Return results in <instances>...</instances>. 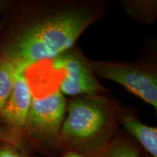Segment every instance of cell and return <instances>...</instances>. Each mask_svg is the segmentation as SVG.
<instances>
[{"instance_id":"6da1fadb","label":"cell","mask_w":157,"mask_h":157,"mask_svg":"<svg viewBox=\"0 0 157 157\" xmlns=\"http://www.w3.org/2000/svg\"><path fill=\"white\" fill-rule=\"evenodd\" d=\"M96 3L18 4L0 34V56L26 69L74 47L101 15Z\"/></svg>"},{"instance_id":"7a4b0ae2","label":"cell","mask_w":157,"mask_h":157,"mask_svg":"<svg viewBox=\"0 0 157 157\" xmlns=\"http://www.w3.org/2000/svg\"><path fill=\"white\" fill-rule=\"evenodd\" d=\"M113 103L102 95L75 97L67 103L59 143L87 157H97L111 142L116 125Z\"/></svg>"},{"instance_id":"3957f363","label":"cell","mask_w":157,"mask_h":157,"mask_svg":"<svg viewBox=\"0 0 157 157\" xmlns=\"http://www.w3.org/2000/svg\"><path fill=\"white\" fill-rule=\"evenodd\" d=\"M31 93L32 101L24 129L27 140L47 145L59 143L67 105L59 86Z\"/></svg>"},{"instance_id":"277c9868","label":"cell","mask_w":157,"mask_h":157,"mask_svg":"<svg viewBox=\"0 0 157 157\" xmlns=\"http://www.w3.org/2000/svg\"><path fill=\"white\" fill-rule=\"evenodd\" d=\"M90 62L95 74L123 86L157 109V73L154 66L137 63Z\"/></svg>"},{"instance_id":"5b68a950","label":"cell","mask_w":157,"mask_h":157,"mask_svg":"<svg viewBox=\"0 0 157 157\" xmlns=\"http://www.w3.org/2000/svg\"><path fill=\"white\" fill-rule=\"evenodd\" d=\"M50 60L55 68L65 71L59 87L63 95H101L105 91L96 78L90 60L78 50L71 48Z\"/></svg>"},{"instance_id":"8992f818","label":"cell","mask_w":157,"mask_h":157,"mask_svg":"<svg viewBox=\"0 0 157 157\" xmlns=\"http://www.w3.org/2000/svg\"><path fill=\"white\" fill-rule=\"evenodd\" d=\"M25 70L17 68L11 93L0 111V124L24 131L32 95Z\"/></svg>"},{"instance_id":"52a82bcc","label":"cell","mask_w":157,"mask_h":157,"mask_svg":"<svg viewBox=\"0 0 157 157\" xmlns=\"http://www.w3.org/2000/svg\"><path fill=\"white\" fill-rule=\"evenodd\" d=\"M120 121L124 129L132 135L151 157H157V129L141 122L129 113H122Z\"/></svg>"},{"instance_id":"ba28073f","label":"cell","mask_w":157,"mask_h":157,"mask_svg":"<svg viewBox=\"0 0 157 157\" xmlns=\"http://www.w3.org/2000/svg\"><path fill=\"white\" fill-rule=\"evenodd\" d=\"M17 68L13 61L0 56V111L11 93Z\"/></svg>"},{"instance_id":"9c48e42d","label":"cell","mask_w":157,"mask_h":157,"mask_svg":"<svg viewBox=\"0 0 157 157\" xmlns=\"http://www.w3.org/2000/svg\"><path fill=\"white\" fill-rule=\"evenodd\" d=\"M97 157H140V153L128 140L119 137L111 140Z\"/></svg>"},{"instance_id":"30bf717a","label":"cell","mask_w":157,"mask_h":157,"mask_svg":"<svg viewBox=\"0 0 157 157\" xmlns=\"http://www.w3.org/2000/svg\"><path fill=\"white\" fill-rule=\"evenodd\" d=\"M156 6V2L154 1H129L124 3L127 13L135 19L147 22L154 20Z\"/></svg>"},{"instance_id":"8fae6325","label":"cell","mask_w":157,"mask_h":157,"mask_svg":"<svg viewBox=\"0 0 157 157\" xmlns=\"http://www.w3.org/2000/svg\"><path fill=\"white\" fill-rule=\"evenodd\" d=\"M26 141L27 138L23 130L12 128L0 124V142L13 143L24 149Z\"/></svg>"},{"instance_id":"7c38bea8","label":"cell","mask_w":157,"mask_h":157,"mask_svg":"<svg viewBox=\"0 0 157 157\" xmlns=\"http://www.w3.org/2000/svg\"><path fill=\"white\" fill-rule=\"evenodd\" d=\"M0 157H30L24 149L13 143L0 142Z\"/></svg>"},{"instance_id":"4fadbf2b","label":"cell","mask_w":157,"mask_h":157,"mask_svg":"<svg viewBox=\"0 0 157 157\" xmlns=\"http://www.w3.org/2000/svg\"><path fill=\"white\" fill-rule=\"evenodd\" d=\"M13 5L10 1H7V0H0V14L5 11L7 8H9L10 6Z\"/></svg>"},{"instance_id":"5bb4252c","label":"cell","mask_w":157,"mask_h":157,"mask_svg":"<svg viewBox=\"0 0 157 157\" xmlns=\"http://www.w3.org/2000/svg\"><path fill=\"white\" fill-rule=\"evenodd\" d=\"M63 157H87L85 156H84V155H82L81 154H78L77 152H75V151H71L68 152L67 154H66L64 155Z\"/></svg>"},{"instance_id":"9a60e30c","label":"cell","mask_w":157,"mask_h":157,"mask_svg":"<svg viewBox=\"0 0 157 157\" xmlns=\"http://www.w3.org/2000/svg\"><path fill=\"white\" fill-rule=\"evenodd\" d=\"M7 19H4L2 21H0V34H1L2 32L3 29H5L6 23H7Z\"/></svg>"},{"instance_id":"2e32d148","label":"cell","mask_w":157,"mask_h":157,"mask_svg":"<svg viewBox=\"0 0 157 157\" xmlns=\"http://www.w3.org/2000/svg\"><path fill=\"white\" fill-rule=\"evenodd\" d=\"M146 157H151V156H146Z\"/></svg>"}]
</instances>
